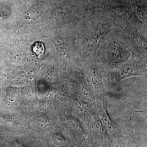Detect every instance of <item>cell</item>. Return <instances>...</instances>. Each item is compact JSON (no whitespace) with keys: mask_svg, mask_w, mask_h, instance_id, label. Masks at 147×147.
I'll list each match as a JSON object with an SVG mask.
<instances>
[{"mask_svg":"<svg viewBox=\"0 0 147 147\" xmlns=\"http://www.w3.org/2000/svg\"><path fill=\"white\" fill-rule=\"evenodd\" d=\"M53 42L56 50L60 55L64 57H66L68 55L69 52L68 46L63 37L60 36L55 37L53 40Z\"/></svg>","mask_w":147,"mask_h":147,"instance_id":"5","label":"cell"},{"mask_svg":"<svg viewBox=\"0 0 147 147\" xmlns=\"http://www.w3.org/2000/svg\"><path fill=\"white\" fill-rule=\"evenodd\" d=\"M33 51L38 56L42 55L44 53V46L42 43L37 42L34 45Z\"/></svg>","mask_w":147,"mask_h":147,"instance_id":"6","label":"cell"},{"mask_svg":"<svg viewBox=\"0 0 147 147\" xmlns=\"http://www.w3.org/2000/svg\"><path fill=\"white\" fill-rule=\"evenodd\" d=\"M77 24L79 60L82 62L90 55L95 54L103 38L117 28L107 14H91Z\"/></svg>","mask_w":147,"mask_h":147,"instance_id":"1","label":"cell"},{"mask_svg":"<svg viewBox=\"0 0 147 147\" xmlns=\"http://www.w3.org/2000/svg\"><path fill=\"white\" fill-rule=\"evenodd\" d=\"M146 66L147 57L131 54L128 60L114 71L113 77L119 82L130 76H142L146 73Z\"/></svg>","mask_w":147,"mask_h":147,"instance_id":"4","label":"cell"},{"mask_svg":"<svg viewBox=\"0 0 147 147\" xmlns=\"http://www.w3.org/2000/svg\"><path fill=\"white\" fill-rule=\"evenodd\" d=\"M147 26L139 25L117 29L131 54L147 57Z\"/></svg>","mask_w":147,"mask_h":147,"instance_id":"3","label":"cell"},{"mask_svg":"<svg viewBox=\"0 0 147 147\" xmlns=\"http://www.w3.org/2000/svg\"><path fill=\"white\" fill-rule=\"evenodd\" d=\"M55 140L56 143L59 144H62L63 142V139L61 136L56 135L55 138Z\"/></svg>","mask_w":147,"mask_h":147,"instance_id":"8","label":"cell"},{"mask_svg":"<svg viewBox=\"0 0 147 147\" xmlns=\"http://www.w3.org/2000/svg\"><path fill=\"white\" fill-rule=\"evenodd\" d=\"M77 108L79 111L84 112L87 110V105L83 102H79L77 104Z\"/></svg>","mask_w":147,"mask_h":147,"instance_id":"7","label":"cell"},{"mask_svg":"<svg viewBox=\"0 0 147 147\" xmlns=\"http://www.w3.org/2000/svg\"><path fill=\"white\" fill-rule=\"evenodd\" d=\"M95 55L99 64L113 68L128 60L131 53L120 32L114 29L102 40Z\"/></svg>","mask_w":147,"mask_h":147,"instance_id":"2","label":"cell"}]
</instances>
